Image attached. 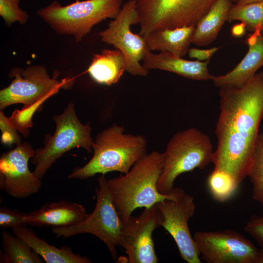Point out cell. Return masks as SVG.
Returning a JSON list of instances; mask_svg holds the SVG:
<instances>
[{
	"mask_svg": "<svg viewBox=\"0 0 263 263\" xmlns=\"http://www.w3.org/2000/svg\"><path fill=\"white\" fill-rule=\"evenodd\" d=\"M214 170L229 174L239 184L252 164L259 128L263 119V71L241 88H220Z\"/></svg>",
	"mask_w": 263,
	"mask_h": 263,
	"instance_id": "obj_1",
	"label": "cell"
},
{
	"mask_svg": "<svg viewBox=\"0 0 263 263\" xmlns=\"http://www.w3.org/2000/svg\"><path fill=\"white\" fill-rule=\"evenodd\" d=\"M164 158L163 152L158 151L146 153L127 173L107 180L113 204L122 221L137 208H148L174 197L173 189L170 193L164 194L157 188Z\"/></svg>",
	"mask_w": 263,
	"mask_h": 263,
	"instance_id": "obj_2",
	"label": "cell"
},
{
	"mask_svg": "<svg viewBox=\"0 0 263 263\" xmlns=\"http://www.w3.org/2000/svg\"><path fill=\"white\" fill-rule=\"evenodd\" d=\"M147 145L143 135L126 133L124 126L114 124L96 135L92 145L93 157L84 166L75 169L68 177L83 180L98 173H127L146 153Z\"/></svg>",
	"mask_w": 263,
	"mask_h": 263,
	"instance_id": "obj_3",
	"label": "cell"
},
{
	"mask_svg": "<svg viewBox=\"0 0 263 263\" xmlns=\"http://www.w3.org/2000/svg\"><path fill=\"white\" fill-rule=\"evenodd\" d=\"M213 148L209 137L200 130L190 128L178 132L168 142L157 188L159 192L169 194L180 174L203 169L212 162Z\"/></svg>",
	"mask_w": 263,
	"mask_h": 263,
	"instance_id": "obj_4",
	"label": "cell"
},
{
	"mask_svg": "<svg viewBox=\"0 0 263 263\" xmlns=\"http://www.w3.org/2000/svg\"><path fill=\"white\" fill-rule=\"evenodd\" d=\"M122 5L123 0H76L65 6L54 1L37 14L56 33L73 35L78 42L95 25L115 18Z\"/></svg>",
	"mask_w": 263,
	"mask_h": 263,
	"instance_id": "obj_5",
	"label": "cell"
},
{
	"mask_svg": "<svg viewBox=\"0 0 263 263\" xmlns=\"http://www.w3.org/2000/svg\"><path fill=\"white\" fill-rule=\"evenodd\" d=\"M95 189L96 204L91 214L80 223L70 226H54L52 232L57 237L67 238L89 233L96 236L106 245L113 259L120 247L123 221L113 204L105 175L98 177Z\"/></svg>",
	"mask_w": 263,
	"mask_h": 263,
	"instance_id": "obj_6",
	"label": "cell"
},
{
	"mask_svg": "<svg viewBox=\"0 0 263 263\" xmlns=\"http://www.w3.org/2000/svg\"><path fill=\"white\" fill-rule=\"evenodd\" d=\"M139 34L158 30L196 26L217 0H136Z\"/></svg>",
	"mask_w": 263,
	"mask_h": 263,
	"instance_id": "obj_7",
	"label": "cell"
},
{
	"mask_svg": "<svg viewBox=\"0 0 263 263\" xmlns=\"http://www.w3.org/2000/svg\"><path fill=\"white\" fill-rule=\"evenodd\" d=\"M56 124L53 135L43 148L35 151L32 163L34 171L39 179L44 176L54 163L64 153L74 148H82L90 153L94 141L90 124H82L78 119L74 104L70 102L62 113L53 117Z\"/></svg>",
	"mask_w": 263,
	"mask_h": 263,
	"instance_id": "obj_8",
	"label": "cell"
},
{
	"mask_svg": "<svg viewBox=\"0 0 263 263\" xmlns=\"http://www.w3.org/2000/svg\"><path fill=\"white\" fill-rule=\"evenodd\" d=\"M14 79L10 84L0 91V108L17 103L23 106L38 105L57 94L61 89L68 88L73 80L68 77L57 79V74L51 78L42 65H33L25 70L14 68L9 73Z\"/></svg>",
	"mask_w": 263,
	"mask_h": 263,
	"instance_id": "obj_9",
	"label": "cell"
},
{
	"mask_svg": "<svg viewBox=\"0 0 263 263\" xmlns=\"http://www.w3.org/2000/svg\"><path fill=\"white\" fill-rule=\"evenodd\" d=\"M139 15L136 0H129L122 5L116 17L108 24V27L99 33L103 42L113 45L120 50L126 59V71L133 75L145 76L148 69L140 61L151 50L145 38L139 34L132 33V25L139 23Z\"/></svg>",
	"mask_w": 263,
	"mask_h": 263,
	"instance_id": "obj_10",
	"label": "cell"
},
{
	"mask_svg": "<svg viewBox=\"0 0 263 263\" xmlns=\"http://www.w3.org/2000/svg\"><path fill=\"white\" fill-rule=\"evenodd\" d=\"M174 197L156 204L162 214L161 226L174 240L179 254L188 263H201L196 243L190 234L188 220L195 213L194 198L180 188H174Z\"/></svg>",
	"mask_w": 263,
	"mask_h": 263,
	"instance_id": "obj_11",
	"label": "cell"
},
{
	"mask_svg": "<svg viewBox=\"0 0 263 263\" xmlns=\"http://www.w3.org/2000/svg\"><path fill=\"white\" fill-rule=\"evenodd\" d=\"M193 239L207 263H254L258 248L242 234L227 229L197 231Z\"/></svg>",
	"mask_w": 263,
	"mask_h": 263,
	"instance_id": "obj_12",
	"label": "cell"
},
{
	"mask_svg": "<svg viewBox=\"0 0 263 263\" xmlns=\"http://www.w3.org/2000/svg\"><path fill=\"white\" fill-rule=\"evenodd\" d=\"M161 213L156 204L138 216L123 221L120 247L124 249L129 263H157L152 233L161 226Z\"/></svg>",
	"mask_w": 263,
	"mask_h": 263,
	"instance_id": "obj_13",
	"label": "cell"
},
{
	"mask_svg": "<svg viewBox=\"0 0 263 263\" xmlns=\"http://www.w3.org/2000/svg\"><path fill=\"white\" fill-rule=\"evenodd\" d=\"M35 154L28 143H19L0 158V188L10 196L26 198L41 188V179L31 172L28 161Z\"/></svg>",
	"mask_w": 263,
	"mask_h": 263,
	"instance_id": "obj_14",
	"label": "cell"
},
{
	"mask_svg": "<svg viewBox=\"0 0 263 263\" xmlns=\"http://www.w3.org/2000/svg\"><path fill=\"white\" fill-rule=\"evenodd\" d=\"M245 43L248 51L241 62L231 71L219 76L212 75L214 85L220 88H241L263 66V34L255 32Z\"/></svg>",
	"mask_w": 263,
	"mask_h": 263,
	"instance_id": "obj_15",
	"label": "cell"
},
{
	"mask_svg": "<svg viewBox=\"0 0 263 263\" xmlns=\"http://www.w3.org/2000/svg\"><path fill=\"white\" fill-rule=\"evenodd\" d=\"M78 203L62 201L46 203L39 209L25 213L28 225L35 226H66L77 224L88 215Z\"/></svg>",
	"mask_w": 263,
	"mask_h": 263,
	"instance_id": "obj_16",
	"label": "cell"
},
{
	"mask_svg": "<svg viewBox=\"0 0 263 263\" xmlns=\"http://www.w3.org/2000/svg\"><path fill=\"white\" fill-rule=\"evenodd\" d=\"M144 67L148 70L159 69L169 71L184 77L196 80H210L212 75L207 68L209 60L205 62L190 61L168 52L148 53L143 59Z\"/></svg>",
	"mask_w": 263,
	"mask_h": 263,
	"instance_id": "obj_17",
	"label": "cell"
},
{
	"mask_svg": "<svg viewBox=\"0 0 263 263\" xmlns=\"http://www.w3.org/2000/svg\"><path fill=\"white\" fill-rule=\"evenodd\" d=\"M26 225L12 229L13 234L26 242L47 263H91L86 256L75 253L67 246L57 248L48 244L38 237L36 233Z\"/></svg>",
	"mask_w": 263,
	"mask_h": 263,
	"instance_id": "obj_18",
	"label": "cell"
},
{
	"mask_svg": "<svg viewBox=\"0 0 263 263\" xmlns=\"http://www.w3.org/2000/svg\"><path fill=\"white\" fill-rule=\"evenodd\" d=\"M126 71V59L119 50L104 49L94 55L87 73L96 83L110 86L116 83Z\"/></svg>",
	"mask_w": 263,
	"mask_h": 263,
	"instance_id": "obj_19",
	"label": "cell"
},
{
	"mask_svg": "<svg viewBox=\"0 0 263 263\" xmlns=\"http://www.w3.org/2000/svg\"><path fill=\"white\" fill-rule=\"evenodd\" d=\"M196 26H183L153 31L145 36L151 51L168 52L183 57L189 50L191 39Z\"/></svg>",
	"mask_w": 263,
	"mask_h": 263,
	"instance_id": "obj_20",
	"label": "cell"
},
{
	"mask_svg": "<svg viewBox=\"0 0 263 263\" xmlns=\"http://www.w3.org/2000/svg\"><path fill=\"white\" fill-rule=\"evenodd\" d=\"M233 4L231 0H217L196 26L191 42L198 46L211 43L226 21V16Z\"/></svg>",
	"mask_w": 263,
	"mask_h": 263,
	"instance_id": "obj_21",
	"label": "cell"
},
{
	"mask_svg": "<svg viewBox=\"0 0 263 263\" xmlns=\"http://www.w3.org/2000/svg\"><path fill=\"white\" fill-rule=\"evenodd\" d=\"M0 262L6 263H42L43 259L24 241L14 234L2 231Z\"/></svg>",
	"mask_w": 263,
	"mask_h": 263,
	"instance_id": "obj_22",
	"label": "cell"
},
{
	"mask_svg": "<svg viewBox=\"0 0 263 263\" xmlns=\"http://www.w3.org/2000/svg\"><path fill=\"white\" fill-rule=\"evenodd\" d=\"M240 20L249 31L263 34V1L233 4L226 21Z\"/></svg>",
	"mask_w": 263,
	"mask_h": 263,
	"instance_id": "obj_23",
	"label": "cell"
},
{
	"mask_svg": "<svg viewBox=\"0 0 263 263\" xmlns=\"http://www.w3.org/2000/svg\"><path fill=\"white\" fill-rule=\"evenodd\" d=\"M248 176L252 185V198L263 207V132L259 133Z\"/></svg>",
	"mask_w": 263,
	"mask_h": 263,
	"instance_id": "obj_24",
	"label": "cell"
},
{
	"mask_svg": "<svg viewBox=\"0 0 263 263\" xmlns=\"http://www.w3.org/2000/svg\"><path fill=\"white\" fill-rule=\"evenodd\" d=\"M207 183L211 196L220 203L228 200L239 186L229 174L214 169L209 175Z\"/></svg>",
	"mask_w": 263,
	"mask_h": 263,
	"instance_id": "obj_25",
	"label": "cell"
},
{
	"mask_svg": "<svg viewBox=\"0 0 263 263\" xmlns=\"http://www.w3.org/2000/svg\"><path fill=\"white\" fill-rule=\"evenodd\" d=\"M20 0H0V15L7 25L19 22L24 24L29 15L19 6Z\"/></svg>",
	"mask_w": 263,
	"mask_h": 263,
	"instance_id": "obj_26",
	"label": "cell"
},
{
	"mask_svg": "<svg viewBox=\"0 0 263 263\" xmlns=\"http://www.w3.org/2000/svg\"><path fill=\"white\" fill-rule=\"evenodd\" d=\"M40 107L38 105L23 106L21 110H15L12 115L8 117L12 125L26 137L29 134V128L33 126L32 121L34 113Z\"/></svg>",
	"mask_w": 263,
	"mask_h": 263,
	"instance_id": "obj_27",
	"label": "cell"
},
{
	"mask_svg": "<svg viewBox=\"0 0 263 263\" xmlns=\"http://www.w3.org/2000/svg\"><path fill=\"white\" fill-rule=\"evenodd\" d=\"M28 225L25 219V213L18 210L7 207L0 209V227L2 229L14 228Z\"/></svg>",
	"mask_w": 263,
	"mask_h": 263,
	"instance_id": "obj_28",
	"label": "cell"
},
{
	"mask_svg": "<svg viewBox=\"0 0 263 263\" xmlns=\"http://www.w3.org/2000/svg\"><path fill=\"white\" fill-rule=\"evenodd\" d=\"M0 129L1 131V141L11 146L13 144L21 143L18 131L12 125L8 117L5 116L2 111L0 113Z\"/></svg>",
	"mask_w": 263,
	"mask_h": 263,
	"instance_id": "obj_29",
	"label": "cell"
},
{
	"mask_svg": "<svg viewBox=\"0 0 263 263\" xmlns=\"http://www.w3.org/2000/svg\"><path fill=\"white\" fill-rule=\"evenodd\" d=\"M244 230L263 248V216L252 215L245 225Z\"/></svg>",
	"mask_w": 263,
	"mask_h": 263,
	"instance_id": "obj_30",
	"label": "cell"
},
{
	"mask_svg": "<svg viewBox=\"0 0 263 263\" xmlns=\"http://www.w3.org/2000/svg\"><path fill=\"white\" fill-rule=\"evenodd\" d=\"M220 47H212L203 50L196 48H191L188 51V55L190 58H196L198 60H207L217 52Z\"/></svg>",
	"mask_w": 263,
	"mask_h": 263,
	"instance_id": "obj_31",
	"label": "cell"
},
{
	"mask_svg": "<svg viewBox=\"0 0 263 263\" xmlns=\"http://www.w3.org/2000/svg\"><path fill=\"white\" fill-rule=\"evenodd\" d=\"M246 28L245 24L242 22L233 25L231 28V34L234 37H242L245 33Z\"/></svg>",
	"mask_w": 263,
	"mask_h": 263,
	"instance_id": "obj_32",
	"label": "cell"
},
{
	"mask_svg": "<svg viewBox=\"0 0 263 263\" xmlns=\"http://www.w3.org/2000/svg\"><path fill=\"white\" fill-rule=\"evenodd\" d=\"M254 263H263V248L258 250Z\"/></svg>",
	"mask_w": 263,
	"mask_h": 263,
	"instance_id": "obj_33",
	"label": "cell"
},
{
	"mask_svg": "<svg viewBox=\"0 0 263 263\" xmlns=\"http://www.w3.org/2000/svg\"><path fill=\"white\" fill-rule=\"evenodd\" d=\"M260 1H263V0H238L236 4H243Z\"/></svg>",
	"mask_w": 263,
	"mask_h": 263,
	"instance_id": "obj_34",
	"label": "cell"
},
{
	"mask_svg": "<svg viewBox=\"0 0 263 263\" xmlns=\"http://www.w3.org/2000/svg\"><path fill=\"white\" fill-rule=\"evenodd\" d=\"M238 0H231V1L232 2H234V3H236L237 2Z\"/></svg>",
	"mask_w": 263,
	"mask_h": 263,
	"instance_id": "obj_35",
	"label": "cell"
},
{
	"mask_svg": "<svg viewBox=\"0 0 263 263\" xmlns=\"http://www.w3.org/2000/svg\"></svg>",
	"mask_w": 263,
	"mask_h": 263,
	"instance_id": "obj_36",
	"label": "cell"
}]
</instances>
